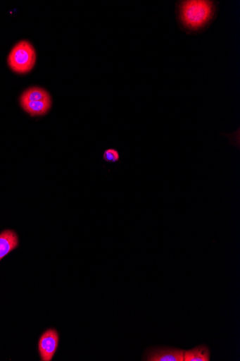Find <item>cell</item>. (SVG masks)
Segmentation results:
<instances>
[{"label": "cell", "instance_id": "obj_6", "mask_svg": "<svg viewBox=\"0 0 240 361\" xmlns=\"http://www.w3.org/2000/svg\"><path fill=\"white\" fill-rule=\"evenodd\" d=\"M19 245V239L12 229H6L0 233V261Z\"/></svg>", "mask_w": 240, "mask_h": 361}, {"label": "cell", "instance_id": "obj_7", "mask_svg": "<svg viewBox=\"0 0 240 361\" xmlns=\"http://www.w3.org/2000/svg\"><path fill=\"white\" fill-rule=\"evenodd\" d=\"M210 350L208 346L199 345L191 350H184V361H210Z\"/></svg>", "mask_w": 240, "mask_h": 361}, {"label": "cell", "instance_id": "obj_2", "mask_svg": "<svg viewBox=\"0 0 240 361\" xmlns=\"http://www.w3.org/2000/svg\"><path fill=\"white\" fill-rule=\"evenodd\" d=\"M23 109L32 116H43L51 107V97L49 93L40 87H30L25 90L20 98Z\"/></svg>", "mask_w": 240, "mask_h": 361}, {"label": "cell", "instance_id": "obj_1", "mask_svg": "<svg viewBox=\"0 0 240 361\" xmlns=\"http://www.w3.org/2000/svg\"><path fill=\"white\" fill-rule=\"evenodd\" d=\"M216 8L215 2L206 0L178 2V21L187 32H199L213 21Z\"/></svg>", "mask_w": 240, "mask_h": 361}, {"label": "cell", "instance_id": "obj_4", "mask_svg": "<svg viewBox=\"0 0 240 361\" xmlns=\"http://www.w3.org/2000/svg\"><path fill=\"white\" fill-rule=\"evenodd\" d=\"M59 344V335L56 330L49 329L41 336L39 341V352L42 361H51Z\"/></svg>", "mask_w": 240, "mask_h": 361}, {"label": "cell", "instance_id": "obj_8", "mask_svg": "<svg viewBox=\"0 0 240 361\" xmlns=\"http://www.w3.org/2000/svg\"><path fill=\"white\" fill-rule=\"evenodd\" d=\"M102 157L107 162L115 163L120 159V154L115 149H108L103 153Z\"/></svg>", "mask_w": 240, "mask_h": 361}, {"label": "cell", "instance_id": "obj_3", "mask_svg": "<svg viewBox=\"0 0 240 361\" xmlns=\"http://www.w3.org/2000/svg\"><path fill=\"white\" fill-rule=\"evenodd\" d=\"M37 61V53L32 45L27 41L18 42L11 50L8 62L15 73L26 74L32 71Z\"/></svg>", "mask_w": 240, "mask_h": 361}, {"label": "cell", "instance_id": "obj_5", "mask_svg": "<svg viewBox=\"0 0 240 361\" xmlns=\"http://www.w3.org/2000/svg\"><path fill=\"white\" fill-rule=\"evenodd\" d=\"M184 350L170 348H152L146 350V361H184Z\"/></svg>", "mask_w": 240, "mask_h": 361}]
</instances>
